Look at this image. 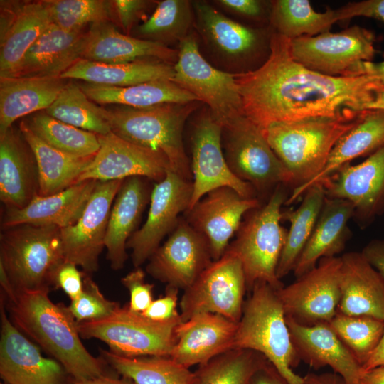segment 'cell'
<instances>
[{"label":"cell","instance_id":"bcb514c9","mask_svg":"<svg viewBox=\"0 0 384 384\" xmlns=\"http://www.w3.org/2000/svg\"><path fill=\"white\" fill-rule=\"evenodd\" d=\"M52 23L68 32H82L87 25L110 22L112 1L44 0Z\"/></svg>","mask_w":384,"mask_h":384},{"label":"cell","instance_id":"11a10c76","mask_svg":"<svg viewBox=\"0 0 384 384\" xmlns=\"http://www.w3.org/2000/svg\"><path fill=\"white\" fill-rule=\"evenodd\" d=\"M361 253L384 279V239L372 240Z\"/></svg>","mask_w":384,"mask_h":384},{"label":"cell","instance_id":"f6af8a7d","mask_svg":"<svg viewBox=\"0 0 384 384\" xmlns=\"http://www.w3.org/2000/svg\"><path fill=\"white\" fill-rule=\"evenodd\" d=\"M191 3L185 0L160 1L152 15L137 29L143 39L159 42L181 41L191 24Z\"/></svg>","mask_w":384,"mask_h":384},{"label":"cell","instance_id":"4316f807","mask_svg":"<svg viewBox=\"0 0 384 384\" xmlns=\"http://www.w3.org/2000/svg\"><path fill=\"white\" fill-rule=\"evenodd\" d=\"M148 178H125L113 202L105 240L107 259L114 270L124 267L128 258L127 244L138 230L142 214L150 202L152 188Z\"/></svg>","mask_w":384,"mask_h":384},{"label":"cell","instance_id":"f546056e","mask_svg":"<svg viewBox=\"0 0 384 384\" xmlns=\"http://www.w3.org/2000/svg\"><path fill=\"white\" fill-rule=\"evenodd\" d=\"M86 33L68 32L52 23L9 76L60 77L81 58Z\"/></svg>","mask_w":384,"mask_h":384},{"label":"cell","instance_id":"7dc6e473","mask_svg":"<svg viewBox=\"0 0 384 384\" xmlns=\"http://www.w3.org/2000/svg\"><path fill=\"white\" fill-rule=\"evenodd\" d=\"M119 304L107 299L97 284L85 273L80 295L70 301L68 306L78 323L104 319L119 306Z\"/></svg>","mask_w":384,"mask_h":384},{"label":"cell","instance_id":"e7e4bbea","mask_svg":"<svg viewBox=\"0 0 384 384\" xmlns=\"http://www.w3.org/2000/svg\"><path fill=\"white\" fill-rule=\"evenodd\" d=\"M0 384H8V383H4V382H1Z\"/></svg>","mask_w":384,"mask_h":384},{"label":"cell","instance_id":"94428289","mask_svg":"<svg viewBox=\"0 0 384 384\" xmlns=\"http://www.w3.org/2000/svg\"><path fill=\"white\" fill-rule=\"evenodd\" d=\"M382 366H384V331L378 346L368 361L363 366V372Z\"/></svg>","mask_w":384,"mask_h":384},{"label":"cell","instance_id":"c3c4849f","mask_svg":"<svg viewBox=\"0 0 384 384\" xmlns=\"http://www.w3.org/2000/svg\"><path fill=\"white\" fill-rule=\"evenodd\" d=\"M145 276L142 267H134L121 279L122 284L129 292L128 306L133 311L143 312L154 300V285L146 282Z\"/></svg>","mask_w":384,"mask_h":384},{"label":"cell","instance_id":"e575fe53","mask_svg":"<svg viewBox=\"0 0 384 384\" xmlns=\"http://www.w3.org/2000/svg\"><path fill=\"white\" fill-rule=\"evenodd\" d=\"M174 67L160 60L142 59L108 64L80 58L60 77L85 82L127 87L150 81L173 79Z\"/></svg>","mask_w":384,"mask_h":384},{"label":"cell","instance_id":"7a4b0ae2","mask_svg":"<svg viewBox=\"0 0 384 384\" xmlns=\"http://www.w3.org/2000/svg\"><path fill=\"white\" fill-rule=\"evenodd\" d=\"M49 292H16L12 299L5 300L13 324L58 361L70 379L86 380L105 373V361L93 356L82 344L69 307L53 302Z\"/></svg>","mask_w":384,"mask_h":384},{"label":"cell","instance_id":"30bf717a","mask_svg":"<svg viewBox=\"0 0 384 384\" xmlns=\"http://www.w3.org/2000/svg\"><path fill=\"white\" fill-rule=\"evenodd\" d=\"M174 70L172 81L206 104L222 127L244 115L234 74L218 70L207 62L191 34L180 41Z\"/></svg>","mask_w":384,"mask_h":384},{"label":"cell","instance_id":"9c48e42d","mask_svg":"<svg viewBox=\"0 0 384 384\" xmlns=\"http://www.w3.org/2000/svg\"><path fill=\"white\" fill-rule=\"evenodd\" d=\"M181 321V316L154 321L127 304L104 319L78 323V329L82 338L102 341L119 355L169 356L176 342V329Z\"/></svg>","mask_w":384,"mask_h":384},{"label":"cell","instance_id":"7bdbcfd3","mask_svg":"<svg viewBox=\"0 0 384 384\" xmlns=\"http://www.w3.org/2000/svg\"><path fill=\"white\" fill-rule=\"evenodd\" d=\"M267 360L252 350L230 349L198 366L195 371L197 384H247Z\"/></svg>","mask_w":384,"mask_h":384},{"label":"cell","instance_id":"6f0895ef","mask_svg":"<svg viewBox=\"0 0 384 384\" xmlns=\"http://www.w3.org/2000/svg\"><path fill=\"white\" fill-rule=\"evenodd\" d=\"M344 76H368L376 79L384 86V61L360 62L352 67Z\"/></svg>","mask_w":384,"mask_h":384},{"label":"cell","instance_id":"db71d44e","mask_svg":"<svg viewBox=\"0 0 384 384\" xmlns=\"http://www.w3.org/2000/svg\"><path fill=\"white\" fill-rule=\"evenodd\" d=\"M247 384H289L267 360L252 374Z\"/></svg>","mask_w":384,"mask_h":384},{"label":"cell","instance_id":"836d02e7","mask_svg":"<svg viewBox=\"0 0 384 384\" xmlns=\"http://www.w3.org/2000/svg\"><path fill=\"white\" fill-rule=\"evenodd\" d=\"M19 130L36 161L38 195L41 196L59 193L78 183L95 157L76 156L56 149L39 138L25 121L21 122Z\"/></svg>","mask_w":384,"mask_h":384},{"label":"cell","instance_id":"1f68e13d","mask_svg":"<svg viewBox=\"0 0 384 384\" xmlns=\"http://www.w3.org/2000/svg\"><path fill=\"white\" fill-rule=\"evenodd\" d=\"M353 214L351 203L325 198L312 233L293 270L296 278L315 267L321 259L338 257L351 236L348 225Z\"/></svg>","mask_w":384,"mask_h":384},{"label":"cell","instance_id":"6da1fadb","mask_svg":"<svg viewBox=\"0 0 384 384\" xmlns=\"http://www.w3.org/2000/svg\"><path fill=\"white\" fill-rule=\"evenodd\" d=\"M289 42L274 32L267 60L254 70L234 74L244 115L262 131L275 122L364 110L384 89L370 77L331 76L309 69L292 58Z\"/></svg>","mask_w":384,"mask_h":384},{"label":"cell","instance_id":"3957f363","mask_svg":"<svg viewBox=\"0 0 384 384\" xmlns=\"http://www.w3.org/2000/svg\"><path fill=\"white\" fill-rule=\"evenodd\" d=\"M363 111L275 122L262 131L289 175L292 191L323 170L338 141L356 124Z\"/></svg>","mask_w":384,"mask_h":384},{"label":"cell","instance_id":"74e56055","mask_svg":"<svg viewBox=\"0 0 384 384\" xmlns=\"http://www.w3.org/2000/svg\"><path fill=\"white\" fill-rule=\"evenodd\" d=\"M100 351L118 374L131 378L136 384H197L195 371L169 356L129 357L110 350L100 348Z\"/></svg>","mask_w":384,"mask_h":384},{"label":"cell","instance_id":"52a82bcc","mask_svg":"<svg viewBox=\"0 0 384 384\" xmlns=\"http://www.w3.org/2000/svg\"><path fill=\"white\" fill-rule=\"evenodd\" d=\"M0 266L16 292L54 289V276L65 260L56 226L18 225L1 230Z\"/></svg>","mask_w":384,"mask_h":384},{"label":"cell","instance_id":"d6986e66","mask_svg":"<svg viewBox=\"0 0 384 384\" xmlns=\"http://www.w3.org/2000/svg\"><path fill=\"white\" fill-rule=\"evenodd\" d=\"M0 377L8 384H66L69 375L54 358L40 348L11 321L1 296ZM70 378V377H69Z\"/></svg>","mask_w":384,"mask_h":384},{"label":"cell","instance_id":"6125c7cd","mask_svg":"<svg viewBox=\"0 0 384 384\" xmlns=\"http://www.w3.org/2000/svg\"><path fill=\"white\" fill-rule=\"evenodd\" d=\"M360 384H384V366L363 372Z\"/></svg>","mask_w":384,"mask_h":384},{"label":"cell","instance_id":"be15d7a7","mask_svg":"<svg viewBox=\"0 0 384 384\" xmlns=\"http://www.w3.org/2000/svg\"><path fill=\"white\" fill-rule=\"evenodd\" d=\"M368 109L384 110V89L377 92L373 101L367 105L366 110Z\"/></svg>","mask_w":384,"mask_h":384},{"label":"cell","instance_id":"44dd1931","mask_svg":"<svg viewBox=\"0 0 384 384\" xmlns=\"http://www.w3.org/2000/svg\"><path fill=\"white\" fill-rule=\"evenodd\" d=\"M97 136L100 149L78 183L87 180H124L132 176L159 182L171 170L167 158L159 152L134 144L112 132Z\"/></svg>","mask_w":384,"mask_h":384},{"label":"cell","instance_id":"d4e9b609","mask_svg":"<svg viewBox=\"0 0 384 384\" xmlns=\"http://www.w3.org/2000/svg\"><path fill=\"white\" fill-rule=\"evenodd\" d=\"M1 5L0 77L9 76L30 47L52 24L43 1Z\"/></svg>","mask_w":384,"mask_h":384},{"label":"cell","instance_id":"ba28073f","mask_svg":"<svg viewBox=\"0 0 384 384\" xmlns=\"http://www.w3.org/2000/svg\"><path fill=\"white\" fill-rule=\"evenodd\" d=\"M222 147L233 174L250 183L266 201L281 185L290 188L289 175L262 131L245 115L222 127Z\"/></svg>","mask_w":384,"mask_h":384},{"label":"cell","instance_id":"2e32d148","mask_svg":"<svg viewBox=\"0 0 384 384\" xmlns=\"http://www.w3.org/2000/svg\"><path fill=\"white\" fill-rule=\"evenodd\" d=\"M123 181H97L79 219L60 229L65 261L87 274L98 270L111 208Z\"/></svg>","mask_w":384,"mask_h":384},{"label":"cell","instance_id":"60d3db41","mask_svg":"<svg viewBox=\"0 0 384 384\" xmlns=\"http://www.w3.org/2000/svg\"><path fill=\"white\" fill-rule=\"evenodd\" d=\"M45 112L63 122L97 135L111 132L105 107L94 103L79 84L71 80Z\"/></svg>","mask_w":384,"mask_h":384},{"label":"cell","instance_id":"816d5d0a","mask_svg":"<svg viewBox=\"0 0 384 384\" xmlns=\"http://www.w3.org/2000/svg\"><path fill=\"white\" fill-rule=\"evenodd\" d=\"M341 21L356 16L375 18L384 23V0H363L349 3L341 8Z\"/></svg>","mask_w":384,"mask_h":384},{"label":"cell","instance_id":"ab89813d","mask_svg":"<svg viewBox=\"0 0 384 384\" xmlns=\"http://www.w3.org/2000/svg\"><path fill=\"white\" fill-rule=\"evenodd\" d=\"M194 9L202 32L222 52L237 56L257 45L255 31L227 18L207 3L196 2Z\"/></svg>","mask_w":384,"mask_h":384},{"label":"cell","instance_id":"5bb4252c","mask_svg":"<svg viewBox=\"0 0 384 384\" xmlns=\"http://www.w3.org/2000/svg\"><path fill=\"white\" fill-rule=\"evenodd\" d=\"M193 182L169 170L163 180L152 188L147 218L144 224L129 239L127 248L131 250L134 267L148 261L170 235L181 216L190 207Z\"/></svg>","mask_w":384,"mask_h":384},{"label":"cell","instance_id":"d590c367","mask_svg":"<svg viewBox=\"0 0 384 384\" xmlns=\"http://www.w3.org/2000/svg\"><path fill=\"white\" fill-rule=\"evenodd\" d=\"M85 95L100 105L147 107L165 103L198 101L171 80L162 79L127 87L83 82L79 84Z\"/></svg>","mask_w":384,"mask_h":384},{"label":"cell","instance_id":"7402d4cb","mask_svg":"<svg viewBox=\"0 0 384 384\" xmlns=\"http://www.w3.org/2000/svg\"><path fill=\"white\" fill-rule=\"evenodd\" d=\"M238 323L221 315L203 313L181 321L169 357L187 368L200 366L233 348Z\"/></svg>","mask_w":384,"mask_h":384},{"label":"cell","instance_id":"5b68a950","mask_svg":"<svg viewBox=\"0 0 384 384\" xmlns=\"http://www.w3.org/2000/svg\"><path fill=\"white\" fill-rule=\"evenodd\" d=\"M277 291L265 282L254 285L244 302L233 348L261 353L289 384H303V377L293 371L300 360Z\"/></svg>","mask_w":384,"mask_h":384},{"label":"cell","instance_id":"cb8c5ba5","mask_svg":"<svg viewBox=\"0 0 384 384\" xmlns=\"http://www.w3.org/2000/svg\"><path fill=\"white\" fill-rule=\"evenodd\" d=\"M97 182L87 180L53 195L37 194L21 209L6 208L1 230L23 224L56 226L60 229L73 225L82 215Z\"/></svg>","mask_w":384,"mask_h":384},{"label":"cell","instance_id":"7c38bea8","mask_svg":"<svg viewBox=\"0 0 384 384\" xmlns=\"http://www.w3.org/2000/svg\"><path fill=\"white\" fill-rule=\"evenodd\" d=\"M341 257L321 259L315 267L277 289L286 317L312 326L329 323L341 299Z\"/></svg>","mask_w":384,"mask_h":384},{"label":"cell","instance_id":"83f0119b","mask_svg":"<svg viewBox=\"0 0 384 384\" xmlns=\"http://www.w3.org/2000/svg\"><path fill=\"white\" fill-rule=\"evenodd\" d=\"M341 257V299L338 313L384 320V279L361 252Z\"/></svg>","mask_w":384,"mask_h":384},{"label":"cell","instance_id":"680465c9","mask_svg":"<svg viewBox=\"0 0 384 384\" xmlns=\"http://www.w3.org/2000/svg\"><path fill=\"white\" fill-rule=\"evenodd\" d=\"M69 384H136L131 378L121 375L116 376L106 373L86 380H73L70 378Z\"/></svg>","mask_w":384,"mask_h":384},{"label":"cell","instance_id":"9a60e30c","mask_svg":"<svg viewBox=\"0 0 384 384\" xmlns=\"http://www.w3.org/2000/svg\"><path fill=\"white\" fill-rule=\"evenodd\" d=\"M221 137L222 126L209 110L201 114L193 124L191 134L193 194L189 208L209 191L223 186L233 188L245 198H258L255 188L235 176L229 169Z\"/></svg>","mask_w":384,"mask_h":384},{"label":"cell","instance_id":"ffe728a7","mask_svg":"<svg viewBox=\"0 0 384 384\" xmlns=\"http://www.w3.org/2000/svg\"><path fill=\"white\" fill-rule=\"evenodd\" d=\"M262 204L257 198H245L233 188L223 186L207 193L183 216L208 240L215 261L225 253L245 215Z\"/></svg>","mask_w":384,"mask_h":384},{"label":"cell","instance_id":"f907efd6","mask_svg":"<svg viewBox=\"0 0 384 384\" xmlns=\"http://www.w3.org/2000/svg\"><path fill=\"white\" fill-rule=\"evenodd\" d=\"M178 290L175 287L166 286L165 294L153 300L142 314L151 320L159 321H168L180 316L177 309Z\"/></svg>","mask_w":384,"mask_h":384},{"label":"cell","instance_id":"b9f144b4","mask_svg":"<svg viewBox=\"0 0 384 384\" xmlns=\"http://www.w3.org/2000/svg\"><path fill=\"white\" fill-rule=\"evenodd\" d=\"M31 130L50 146L64 153L81 157L94 156L100 149L98 136L47 114H34L27 122Z\"/></svg>","mask_w":384,"mask_h":384},{"label":"cell","instance_id":"484cf974","mask_svg":"<svg viewBox=\"0 0 384 384\" xmlns=\"http://www.w3.org/2000/svg\"><path fill=\"white\" fill-rule=\"evenodd\" d=\"M34 155L20 130L0 134V199L6 208L21 209L38 194Z\"/></svg>","mask_w":384,"mask_h":384},{"label":"cell","instance_id":"8d00e7d4","mask_svg":"<svg viewBox=\"0 0 384 384\" xmlns=\"http://www.w3.org/2000/svg\"><path fill=\"white\" fill-rule=\"evenodd\" d=\"M299 206L282 211V220L289 221L290 228L277 269L281 280L294 266L309 240L323 207L326 195L321 183L309 188Z\"/></svg>","mask_w":384,"mask_h":384},{"label":"cell","instance_id":"603a6c76","mask_svg":"<svg viewBox=\"0 0 384 384\" xmlns=\"http://www.w3.org/2000/svg\"><path fill=\"white\" fill-rule=\"evenodd\" d=\"M300 361L319 370L329 366L351 384H360L363 368L329 323L306 326L286 317Z\"/></svg>","mask_w":384,"mask_h":384},{"label":"cell","instance_id":"d6a6232c","mask_svg":"<svg viewBox=\"0 0 384 384\" xmlns=\"http://www.w3.org/2000/svg\"><path fill=\"white\" fill-rule=\"evenodd\" d=\"M68 81L61 77H1L0 134L18 119L48 109Z\"/></svg>","mask_w":384,"mask_h":384},{"label":"cell","instance_id":"8992f818","mask_svg":"<svg viewBox=\"0 0 384 384\" xmlns=\"http://www.w3.org/2000/svg\"><path fill=\"white\" fill-rule=\"evenodd\" d=\"M287 188L279 186L266 202L247 212L226 249L240 260L249 292L257 282L277 290L284 287L277 269L288 234L281 225L282 208L289 196Z\"/></svg>","mask_w":384,"mask_h":384},{"label":"cell","instance_id":"4fadbf2b","mask_svg":"<svg viewBox=\"0 0 384 384\" xmlns=\"http://www.w3.org/2000/svg\"><path fill=\"white\" fill-rule=\"evenodd\" d=\"M289 48L292 58L307 68L327 75L344 76L357 63L373 61L375 36L356 25L339 32L290 39Z\"/></svg>","mask_w":384,"mask_h":384},{"label":"cell","instance_id":"681fc988","mask_svg":"<svg viewBox=\"0 0 384 384\" xmlns=\"http://www.w3.org/2000/svg\"><path fill=\"white\" fill-rule=\"evenodd\" d=\"M75 263L64 261L57 269L54 276V289H62L70 301L76 299L82 293L86 272H80Z\"/></svg>","mask_w":384,"mask_h":384},{"label":"cell","instance_id":"f1b7e54d","mask_svg":"<svg viewBox=\"0 0 384 384\" xmlns=\"http://www.w3.org/2000/svg\"><path fill=\"white\" fill-rule=\"evenodd\" d=\"M150 58L169 63L177 60L178 52L159 42L123 34L110 22L91 26L81 55L82 59L108 64Z\"/></svg>","mask_w":384,"mask_h":384},{"label":"cell","instance_id":"f5cc1de1","mask_svg":"<svg viewBox=\"0 0 384 384\" xmlns=\"http://www.w3.org/2000/svg\"><path fill=\"white\" fill-rule=\"evenodd\" d=\"M114 12L122 28L129 33L134 23L137 21L147 1L142 0H114L112 1Z\"/></svg>","mask_w":384,"mask_h":384},{"label":"cell","instance_id":"91938a15","mask_svg":"<svg viewBox=\"0 0 384 384\" xmlns=\"http://www.w3.org/2000/svg\"><path fill=\"white\" fill-rule=\"evenodd\" d=\"M303 384H351L340 375L332 373H309L303 377Z\"/></svg>","mask_w":384,"mask_h":384},{"label":"cell","instance_id":"8fae6325","mask_svg":"<svg viewBox=\"0 0 384 384\" xmlns=\"http://www.w3.org/2000/svg\"><path fill=\"white\" fill-rule=\"evenodd\" d=\"M246 291L245 277L240 260L225 250L219 260L213 261L183 290L179 302L181 321L198 314L212 313L238 323Z\"/></svg>","mask_w":384,"mask_h":384},{"label":"cell","instance_id":"ee69618b","mask_svg":"<svg viewBox=\"0 0 384 384\" xmlns=\"http://www.w3.org/2000/svg\"><path fill=\"white\" fill-rule=\"evenodd\" d=\"M329 324L362 367L378 346L384 331V320L369 316L337 313Z\"/></svg>","mask_w":384,"mask_h":384},{"label":"cell","instance_id":"e0dca14e","mask_svg":"<svg viewBox=\"0 0 384 384\" xmlns=\"http://www.w3.org/2000/svg\"><path fill=\"white\" fill-rule=\"evenodd\" d=\"M148 261L146 272L154 279L185 290L213 260L208 240L181 216L168 239Z\"/></svg>","mask_w":384,"mask_h":384},{"label":"cell","instance_id":"9f6ffc18","mask_svg":"<svg viewBox=\"0 0 384 384\" xmlns=\"http://www.w3.org/2000/svg\"><path fill=\"white\" fill-rule=\"evenodd\" d=\"M219 4L237 14L257 17L263 11L262 4L257 0H220Z\"/></svg>","mask_w":384,"mask_h":384},{"label":"cell","instance_id":"f35d334b","mask_svg":"<svg viewBox=\"0 0 384 384\" xmlns=\"http://www.w3.org/2000/svg\"><path fill=\"white\" fill-rule=\"evenodd\" d=\"M271 21L277 33L294 39L326 31L341 20L339 9L317 12L308 0H277L272 4Z\"/></svg>","mask_w":384,"mask_h":384},{"label":"cell","instance_id":"277c9868","mask_svg":"<svg viewBox=\"0 0 384 384\" xmlns=\"http://www.w3.org/2000/svg\"><path fill=\"white\" fill-rule=\"evenodd\" d=\"M196 102L165 103L147 107L117 105L105 108V117L114 134L164 154L171 171L193 181L183 130L187 118L197 107Z\"/></svg>","mask_w":384,"mask_h":384},{"label":"cell","instance_id":"4dcf8cb0","mask_svg":"<svg viewBox=\"0 0 384 384\" xmlns=\"http://www.w3.org/2000/svg\"><path fill=\"white\" fill-rule=\"evenodd\" d=\"M383 147L384 110H364L356 124L338 141L323 170L304 186L294 189L285 205L294 203L309 188L322 182L342 166L355 159L369 156Z\"/></svg>","mask_w":384,"mask_h":384},{"label":"cell","instance_id":"ac0fdd59","mask_svg":"<svg viewBox=\"0 0 384 384\" xmlns=\"http://www.w3.org/2000/svg\"><path fill=\"white\" fill-rule=\"evenodd\" d=\"M319 183L326 198L351 203L353 219L366 228L384 214V147L358 164L342 166Z\"/></svg>","mask_w":384,"mask_h":384}]
</instances>
